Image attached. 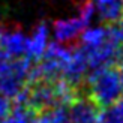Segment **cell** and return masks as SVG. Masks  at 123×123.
Returning a JSON list of instances; mask_svg holds the SVG:
<instances>
[{
	"mask_svg": "<svg viewBox=\"0 0 123 123\" xmlns=\"http://www.w3.org/2000/svg\"><path fill=\"white\" fill-rule=\"evenodd\" d=\"M84 92L102 111L123 96V83L117 65H102L84 78Z\"/></svg>",
	"mask_w": 123,
	"mask_h": 123,
	"instance_id": "obj_1",
	"label": "cell"
},
{
	"mask_svg": "<svg viewBox=\"0 0 123 123\" xmlns=\"http://www.w3.org/2000/svg\"><path fill=\"white\" fill-rule=\"evenodd\" d=\"M87 27L81 21V18H71V20H59L54 23V33L56 39L60 44L75 45V42L80 41L83 30Z\"/></svg>",
	"mask_w": 123,
	"mask_h": 123,
	"instance_id": "obj_2",
	"label": "cell"
},
{
	"mask_svg": "<svg viewBox=\"0 0 123 123\" xmlns=\"http://www.w3.org/2000/svg\"><path fill=\"white\" fill-rule=\"evenodd\" d=\"M27 45H29V38H26L20 32L14 33H2L0 35V48L6 51L9 56H24L27 53Z\"/></svg>",
	"mask_w": 123,
	"mask_h": 123,
	"instance_id": "obj_3",
	"label": "cell"
},
{
	"mask_svg": "<svg viewBox=\"0 0 123 123\" xmlns=\"http://www.w3.org/2000/svg\"><path fill=\"white\" fill-rule=\"evenodd\" d=\"M47 41H48V27L45 23H41L36 27L33 36L29 39L27 53H26V56H29L32 59L33 63L41 60L42 54L45 51V47H47Z\"/></svg>",
	"mask_w": 123,
	"mask_h": 123,
	"instance_id": "obj_4",
	"label": "cell"
},
{
	"mask_svg": "<svg viewBox=\"0 0 123 123\" xmlns=\"http://www.w3.org/2000/svg\"><path fill=\"white\" fill-rule=\"evenodd\" d=\"M99 12L101 21L105 24H116L120 21L123 12L122 0H95L93 3Z\"/></svg>",
	"mask_w": 123,
	"mask_h": 123,
	"instance_id": "obj_5",
	"label": "cell"
},
{
	"mask_svg": "<svg viewBox=\"0 0 123 123\" xmlns=\"http://www.w3.org/2000/svg\"><path fill=\"white\" fill-rule=\"evenodd\" d=\"M33 116H35V113H32L26 107L12 105L11 113L3 120H0V123H32Z\"/></svg>",
	"mask_w": 123,
	"mask_h": 123,
	"instance_id": "obj_6",
	"label": "cell"
},
{
	"mask_svg": "<svg viewBox=\"0 0 123 123\" xmlns=\"http://www.w3.org/2000/svg\"><path fill=\"white\" fill-rule=\"evenodd\" d=\"M108 36V29L107 27H96V29H89L81 33L80 42L83 45H96L102 42Z\"/></svg>",
	"mask_w": 123,
	"mask_h": 123,
	"instance_id": "obj_7",
	"label": "cell"
},
{
	"mask_svg": "<svg viewBox=\"0 0 123 123\" xmlns=\"http://www.w3.org/2000/svg\"><path fill=\"white\" fill-rule=\"evenodd\" d=\"M11 110H12V101L0 96V120H3L11 113Z\"/></svg>",
	"mask_w": 123,
	"mask_h": 123,
	"instance_id": "obj_8",
	"label": "cell"
},
{
	"mask_svg": "<svg viewBox=\"0 0 123 123\" xmlns=\"http://www.w3.org/2000/svg\"><path fill=\"white\" fill-rule=\"evenodd\" d=\"M102 120H104V123H123V117L110 113L108 110H105L102 113Z\"/></svg>",
	"mask_w": 123,
	"mask_h": 123,
	"instance_id": "obj_9",
	"label": "cell"
},
{
	"mask_svg": "<svg viewBox=\"0 0 123 123\" xmlns=\"http://www.w3.org/2000/svg\"><path fill=\"white\" fill-rule=\"evenodd\" d=\"M110 113H113L116 116H120V117H123V99H119V101H116L111 107H108L107 108Z\"/></svg>",
	"mask_w": 123,
	"mask_h": 123,
	"instance_id": "obj_10",
	"label": "cell"
},
{
	"mask_svg": "<svg viewBox=\"0 0 123 123\" xmlns=\"http://www.w3.org/2000/svg\"><path fill=\"white\" fill-rule=\"evenodd\" d=\"M3 33V30H2V27H0V35H2Z\"/></svg>",
	"mask_w": 123,
	"mask_h": 123,
	"instance_id": "obj_11",
	"label": "cell"
}]
</instances>
